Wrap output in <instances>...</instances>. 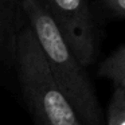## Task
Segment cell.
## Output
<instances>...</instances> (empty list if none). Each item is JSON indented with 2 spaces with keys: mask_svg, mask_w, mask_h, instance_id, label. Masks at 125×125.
Here are the masks:
<instances>
[{
  "mask_svg": "<svg viewBox=\"0 0 125 125\" xmlns=\"http://www.w3.org/2000/svg\"><path fill=\"white\" fill-rule=\"evenodd\" d=\"M102 4L109 15L125 19V0H102Z\"/></svg>",
  "mask_w": 125,
  "mask_h": 125,
  "instance_id": "7",
  "label": "cell"
},
{
  "mask_svg": "<svg viewBox=\"0 0 125 125\" xmlns=\"http://www.w3.org/2000/svg\"><path fill=\"white\" fill-rule=\"evenodd\" d=\"M27 23L23 0H0V67L15 70L16 42Z\"/></svg>",
  "mask_w": 125,
  "mask_h": 125,
  "instance_id": "4",
  "label": "cell"
},
{
  "mask_svg": "<svg viewBox=\"0 0 125 125\" xmlns=\"http://www.w3.org/2000/svg\"><path fill=\"white\" fill-rule=\"evenodd\" d=\"M23 10L50 71L79 124L101 125L102 109L86 69L77 59L49 12L39 0H23Z\"/></svg>",
  "mask_w": 125,
  "mask_h": 125,
  "instance_id": "1",
  "label": "cell"
},
{
  "mask_svg": "<svg viewBox=\"0 0 125 125\" xmlns=\"http://www.w3.org/2000/svg\"><path fill=\"white\" fill-rule=\"evenodd\" d=\"M85 69L97 54V31L89 0H39Z\"/></svg>",
  "mask_w": 125,
  "mask_h": 125,
  "instance_id": "3",
  "label": "cell"
},
{
  "mask_svg": "<svg viewBox=\"0 0 125 125\" xmlns=\"http://www.w3.org/2000/svg\"><path fill=\"white\" fill-rule=\"evenodd\" d=\"M15 71L38 125H81L55 82L28 20L18 36Z\"/></svg>",
  "mask_w": 125,
  "mask_h": 125,
  "instance_id": "2",
  "label": "cell"
},
{
  "mask_svg": "<svg viewBox=\"0 0 125 125\" xmlns=\"http://www.w3.org/2000/svg\"><path fill=\"white\" fill-rule=\"evenodd\" d=\"M97 75L109 79L114 90H125V44L117 47L98 65Z\"/></svg>",
  "mask_w": 125,
  "mask_h": 125,
  "instance_id": "5",
  "label": "cell"
},
{
  "mask_svg": "<svg viewBox=\"0 0 125 125\" xmlns=\"http://www.w3.org/2000/svg\"><path fill=\"white\" fill-rule=\"evenodd\" d=\"M108 125H125V90H113L108 106Z\"/></svg>",
  "mask_w": 125,
  "mask_h": 125,
  "instance_id": "6",
  "label": "cell"
}]
</instances>
